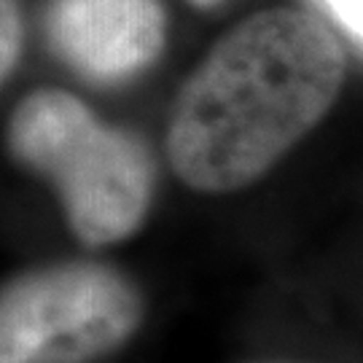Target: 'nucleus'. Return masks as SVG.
Returning a JSON list of instances; mask_svg holds the SVG:
<instances>
[{"instance_id": "nucleus-1", "label": "nucleus", "mask_w": 363, "mask_h": 363, "mask_svg": "<svg viewBox=\"0 0 363 363\" xmlns=\"http://www.w3.org/2000/svg\"><path fill=\"white\" fill-rule=\"evenodd\" d=\"M345 78L347 52L320 16L256 11L183 84L167 127L169 164L196 191L245 189L323 121Z\"/></svg>"}, {"instance_id": "nucleus-2", "label": "nucleus", "mask_w": 363, "mask_h": 363, "mask_svg": "<svg viewBox=\"0 0 363 363\" xmlns=\"http://www.w3.org/2000/svg\"><path fill=\"white\" fill-rule=\"evenodd\" d=\"M9 148L54 186L81 242L113 245L140 229L154 196V164L140 140L108 127L76 94L33 91L16 105Z\"/></svg>"}, {"instance_id": "nucleus-3", "label": "nucleus", "mask_w": 363, "mask_h": 363, "mask_svg": "<svg viewBox=\"0 0 363 363\" xmlns=\"http://www.w3.org/2000/svg\"><path fill=\"white\" fill-rule=\"evenodd\" d=\"M140 296L103 264H54L0 288V363H89L140 323Z\"/></svg>"}, {"instance_id": "nucleus-4", "label": "nucleus", "mask_w": 363, "mask_h": 363, "mask_svg": "<svg viewBox=\"0 0 363 363\" xmlns=\"http://www.w3.org/2000/svg\"><path fill=\"white\" fill-rule=\"evenodd\" d=\"M167 16L159 0H54L49 38L76 73L97 84L138 76L162 54Z\"/></svg>"}, {"instance_id": "nucleus-5", "label": "nucleus", "mask_w": 363, "mask_h": 363, "mask_svg": "<svg viewBox=\"0 0 363 363\" xmlns=\"http://www.w3.org/2000/svg\"><path fill=\"white\" fill-rule=\"evenodd\" d=\"M22 52V16L13 0H0V84L9 78Z\"/></svg>"}, {"instance_id": "nucleus-6", "label": "nucleus", "mask_w": 363, "mask_h": 363, "mask_svg": "<svg viewBox=\"0 0 363 363\" xmlns=\"http://www.w3.org/2000/svg\"><path fill=\"white\" fill-rule=\"evenodd\" d=\"M325 6L358 40H363V0H325Z\"/></svg>"}, {"instance_id": "nucleus-7", "label": "nucleus", "mask_w": 363, "mask_h": 363, "mask_svg": "<svg viewBox=\"0 0 363 363\" xmlns=\"http://www.w3.org/2000/svg\"><path fill=\"white\" fill-rule=\"evenodd\" d=\"M191 3H194V6H216L218 0H191Z\"/></svg>"}]
</instances>
